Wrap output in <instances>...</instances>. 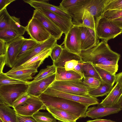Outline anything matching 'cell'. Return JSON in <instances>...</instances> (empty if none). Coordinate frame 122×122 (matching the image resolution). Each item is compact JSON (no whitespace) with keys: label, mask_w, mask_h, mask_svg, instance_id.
Here are the masks:
<instances>
[{"label":"cell","mask_w":122,"mask_h":122,"mask_svg":"<svg viewBox=\"0 0 122 122\" xmlns=\"http://www.w3.org/2000/svg\"><path fill=\"white\" fill-rule=\"evenodd\" d=\"M51 88L68 93L79 96L88 94L92 89L82 80L59 81L55 80L49 87Z\"/></svg>","instance_id":"3957f363"},{"label":"cell","mask_w":122,"mask_h":122,"mask_svg":"<svg viewBox=\"0 0 122 122\" xmlns=\"http://www.w3.org/2000/svg\"><path fill=\"white\" fill-rule=\"evenodd\" d=\"M33 17L38 20L50 33L51 36L57 40L60 39L63 34V31L49 18L37 9L34 10Z\"/></svg>","instance_id":"9a60e30c"},{"label":"cell","mask_w":122,"mask_h":122,"mask_svg":"<svg viewBox=\"0 0 122 122\" xmlns=\"http://www.w3.org/2000/svg\"><path fill=\"white\" fill-rule=\"evenodd\" d=\"M7 28L14 30L20 36L26 31L25 27L21 25L20 19L10 16L6 8L0 11V30Z\"/></svg>","instance_id":"7c38bea8"},{"label":"cell","mask_w":122,"mask_h":122,"mask_svg":"<svg viewBox=\"0 0 122 122\" xmlns=\"http://www.w3.org/2000/svg\"><path fill=\"white\" fill-rule=\"evenodd\" d=\"M18 122H37L32 116H26L17 114Z\"/></svg>","instance_id":"ee69618b"},{"label":"cell","mask_w":122,"mask_h":122,"mask_svg":"<svg viewBox=\"0 0 122 122\" xmlns=\"http://www.w3.org/2000/svg\"><path fill=\"white\" fill-rule=\"evenodd\" d=\"M122 109L118 104L112 107H104L99 104L97 106L89 107L85 114V117L94 119L101 118L111 114L118 113Z\"/></svg>","instance_id":"2e32d148"},{"label":"cell","mask_w":122,"mask_h":122,"mask_svg":"<svg viewBox=\"0 0 122 122\" xmlns=\"http://www.w3.org/2000/svg\"><path fill=\"white\" fill-rule=\"evenodd\" d=\"M96 32L99 39L107 42L121 34L122 29L112 20L108 19L103 16L97 22Z\"/></svg>","instance_id":"277c9868"},{"label":"cell","mask_w":122,"mask_h":122,"mask_svg":"<svg viewBox=\"0 0 122 122\" xmlns=\"http://www.w3.org/2000/svg\"><path fill=\"white\" fill-rule=\"evenodd\" d=\"M30 82H25L17 80L7 76L3 72L0 73V86L17 84H27Z\"/></svg>","instance_id":"74e56055"},{"label":"cell","mask_w":122,"mask_h":122,"mask_svg":"<svg viewBox=\"0 0 122 122\" xmlns=\"http://www.w3.org/2000/svg\"><path fill=\"white\" fill-rule=\"evenodd\" d=\"M64 48L70 52L79 55L81 53L80 31L78 25L73 24L65 35Z\"/></svg>","instance_id":"ba28073f"},{"label":"cell","mask_w":122,"mask_h":122,"mask_svg":"<svg viewBox=\"0 0 122 122\" xmlns=\"http://www.w3.org/2000/svg\"><path fill=\"white\" fill-rule=\"evenodd\" d=\"M57 40L51 36L47 40L41 44L38 43L33 48L22 55L15 61L13 68L23 64L33 57L42 52L47 49H51L56 44Z\"/></svg>","instance_id":"9c48e42d"},{"label":"cell","mask_w":122,"mask_h":122,"mask_svg":"<svg viewBox=\"0 0 122 122\" xmlns=\"http://www.w3.org/2000/svg\"><path fill=\"white\" fill-rule=\"evenodd\" d=\"M83 82L89 87L94 89L99 87L101 81L98 79L92 77H84Z\"/></svg>","instance_id":"ab89813d"},{"label":"cell","mask_w":122,"mask_h":122,"mask_svg":"<svg viewBox=\"0 0 122 122\" xmlns=\"http://www.w3.org/2000/svg\"><path fill=\"white\" fill-rule=\"evenodd\" d=\"M122 95V87L118 82L113 87L106 97L98 104L104 107H112L118 104Z\"/></svg>","instance_id":"7402d4cb"},{"label":"cell","mask_w":122,"mask_h":122,"mask_svg":"<svg viewBox=\"0 0 122 122\" xmlns=\"http://www.w3.org/2000/svg\"><path fill=\"white\" fill-rule=\"evenodd\" d=\"M19 36L17 32L12 29L7 28L0 30V39L7 43L13 40Z\"/></svg>","instance_id":"d6a6232c"},{"label":"cell","mask_w":122,"mask_h":122,"mask_svg":"<svg viewBox=\"0 0 122 122\" xmlns=\"http://www.w3.org/2000/svg\"><path fill=\"white\" fill-rule=\"evenodd\" d=\"M83 25L96 31V23L93 16L87 10H86L82 18Z\"/></svg>","instance_id":"e575fe53"},{"label":"cell","mask_w":122,"mask_h":122,"mask_svg":"<svg viewBox=\"0 0 122 122\" xmlns=\"http://www.w3.org/2000/svg\"><path fill=\"white\" fill-rule=\"evenodd\" d=\"M83 63V62H79L73 70L83 78L84 76L82 69Z\"/></svg>","instance_id":"bcb514c9"},{"label":"cell","mask_w":122,"mask_h":122,"mask_svg":"<svg viewBox=\"0 0 122 122\" xmlns=\"http://www.w3.org/2000/svg\"><path fill=\"white\" fill-rule=\"evenodd\" d=\"M15 0H0V11L6 8L7 6Z\"/></svg>","instance_id":"7dc6e473"},{"label":"cell","mask_w":122,"mask_h":122,"mask_svg":"<svg viewBox=\"0 0 122 122\" xmlns=\"http://www.w3.org/2000/svg\"><path fill=\"white\" fill-rule=\"evenodd\" d=\"M10 107L0 100V119L3 122H18L17 113Z\"/></svg>","instance_id":"484cf974"},{"label":"cell","mask_w":122,"mask_h":122,"mask_svg":"<svg viewBox=\"0 0 122 122\" xmlns=\"http://www.w3.org/2000/svg\"><path fill=\"white\" fill-rule=\"evenodd\" d=\"M118 61H108L94 65L113 75H116L118 68Z\"/></svg>","instance_id":"4dcf8cb0"},{"label":"cell","mask_w":122,"mask_h":122,"mask_svg":"<svg viewBox=\"0 0 122 122\" xmlns=\"http://www.w3.org/2000/svg\"><path fill=\"white\" fill-rule=\"evenodd\" d=\"M38 43L36 41L31 38H25L19 51L15 61L19 59L25 53L33 48Z\"/></svg>","instance_id":"1f68e13d"},{"label":"cell","mask_w":122,"mask_h":122,"mask_svg":"<svg viewBox=\"0 0 122 122\" xmlns=\"http://www.w3.org/2000/svg\"><path fill=\"white\" fill-rule=\"evenodd\" d=\"M88 0H63L60 3L59 6L65 11L67 9L82 5Z\"/></svg>","instance_id":"8d00e7d4"},{"label":"cell","mask_w":122,"mask_h":122,"mask_svg":"<svg viewBox=\"0 0 122 122\" xmlns=\"http://www.w3.org/2000/svg\"><path fill=\"white\" fill-rule=\"evenodd\" d=\"M25 38L22 36L6 42L8 49L6 56V65L12 68L19 51Z\"/></svg>","instance_id":"e0dca14e"},{"label":"cell","mask_w":122,"mask_h":122,"mask_svg":"<svg viewBox=\"0 0 122 122\" xmlns=\"http://www.w3.org/2000/svg\"><path fill=\"white\" fill-rule=\"evenodd\" d=\"M113 87L103 82H101L100 86L94 89H92L88 92L89 95L95 97L107 95L110 92Z\"/></svg>","instance_id":"83f0119b"},{"label":"cell","mask_w":122,"mask_h":122,"mask_svg":"<svg viewBox=\"0 0 122 122\" xmlns=\"http://www.w3.org/2000/svg\"><path fill=\"white\" fill-rule=\"evenodd\" d=\"M25 27L31 39L39 44L43 43L51 36L41 22L34 17H32Z\"/></svg>","instance_id":"8992f818"},{"label":"cell","mask_w":122,"mask_h":122,"mask_svg":"<svg viewBox=\"0 0 122 122\" xmlns=\"http://www.w3.org/2000/svg\"><path fill=\"white\" fill-rule=\"evenodd\" d=\"M36 9L49 18L63 31L65 35L73 24L72 20L52 12L43 8Z\"/></svg>","instance_id":"ac0fdd59"},{"label":"cell","mask_w":122,"mask_h":122,"mask_svg":"<svg viewBox=\"0 0 122 122\" xmlns=\"http://www.w3.org/2000/svg\"><path fill=\"white\" fill-rule=\"evenodd\" d=\"M56 72L45 78L37 81H32L27 84V93L30 96L38 97L55 80Z\"/></svg>","instance_id":"5bb4252c"},{"label":"cell","mask_w":122,"mask_h":122,"mask_svg":"<svg viewBox=\"0 0 122 122\" xmlns=\"http://www.w3.org/2000/svg\"><path fill=\"white\" fill-rule=\"evenodd\" d=\"M86 122H117L110 119L97 118L93 120H88Z\"/></svg>","instance_id":"681fc988"},{"label":"cell","mask_w":122,"mask_h":122,"mask_svg":"<svg viewBox=\"0 0 122 122\" xmlns=\"http://www.w3.org/2000/svg\"><path fill=\"white\" fill-rule=\"evenodd\" d=\"M56 67L54 64L47 66L46 68L40 70L33 81H38L45 78L56 72Z\"/></svg>","instance_id":"d590c367"},{"label":"cell","mask_w":122,"mask_h":122,"mask_svg":"<svg viewBox=\"0 0 122 122\" xmlns=\"http://www.w3.org/2000/svg\"><path fill=\"white\" fill-rule=\"evenodd\" d=\"M51 49L45 50L33 57L22 65L10 70L12 71L32 68L37 69L45 60L50 56Z\"/></svg>","instance_id":"ffe728a7"},{"label":"cell","mask_w":122,"mask_h":122,"mask_svg":"<svg viewBox=\"0 0 122 122\" xmlns=\"http://www.w3.org/2000/svg\"><path fill=\"white\" fill-rule=\"evenodd\" d=\"M17 114L26 116H32L41 110H46L42 101L38 97L30 96L22 105L14 108Z\"/></svg>","instance_id":"8fae6325"},{"label":"cell","mask_w":122,"mask_h":122,"mask_svg":"<svg viewBox=\"0 0 122 122\" xmlns=\"http://www.w3.org/2000/svg\"><path fill=\"white\" fill-rule=\"evenodd\" d=\"M37 69L30 68L17 70H10L5 73L7 76L25 82L30 81L32 76L38 72Z\"/></svg>","instance_id":"cb8c5ba5"},{"label":"cell","mask_w":122,"mask_h":122,"mask_svg":"<svg viewBox=\"0 0 122 122\" xmlns=\"http://www.w3.org/2000/svg\"><path fill=\"white\" fill-rule=\"evenodd\" d=\"M112 10H122V0H108L105 6V11Z\"/></svg>","instance_id":"f35d334b"},{"label":"cell","mask_w":122,"mask_h":122,"mask_svg":"<svg viewBox=\"0 0 122 122\" xmlns=\"http://www.w3.org/2000/svg\"><path fill=\"white\" fill-rule=\"evenodd\" d=\"M24 2L30 5L35 9L43 8L72 20L70 16L66 11L59 6H56L49 3L46 0H23Z\"/></svg>","instance_id":"d6986e66"},{"label":"cell","mask_w":122,"mask_h":122,"mask_svg":"<svg viewBox=\"0 0 122 122\" xmlns=\"http://www.w3.org/2000/svg\"><path fill=\"white\" fill-rule=\"evenodd\" d=\"M0 122H3L0 119Z\"/></svg>","instance_id":"11a10c76"},{"label":"cell","mask_w":122,"mask_h":122,"mask_svg":"<svg viewBox=\"0 0 122 122\" xmlns=\"http://www.w3.org/2000/svg\"><path fill=\"white\" fill-rule=\"evenodd\" d=\"M56 122H61V121H57ZM76 122V121H75V122Z\"/></svg>","instance_id":"db71d44e"},{"label":"cell","mask_w":122,"mask_h":122,"mask_svg":"<svg viewBox=\"0 0 122 122\" xmlns=\"http://www.w3.org/2000/svg\"><path fill=\"white\" fill-rule=\"evenodd\" d=\"M83 78L73 70L66 71L64 68H56L55 80L59 81L82 80Z\"/></svg>","instance_id":"4316f807"},{"label":"cell","mask_w":122,"mask_h":122,"mask_svg":"<svg viewBox=\"0 0 122 122\" xmlns=\"http://www.w3.org/2000/svg\"><path fill=\"white\" fill-rule=\"evenodd\" d=\"M51 96L61 97L77 102L89 106L99 104V100L88 94L79 96L68 93L51 88L48 87L43 93Z\"/></svg>","instance_id":"52a82bcc"},{"label":"cell","mask_w":122,"mask_h":122,"mask_svg":"<svg viewBox=\"0 0 122 122\" xmlns=\"http://www.w3.org/2000/svg\"><path fill=\"white\" fill-rule=\"evenodd\" d=\"M45 106H50L74 115L80 118L85 117L88 107L80 103L44 93L38 97Z\"/></svg>","instance_id":"6da1fadb"},{"label":"cell","mask_w":122,"mask_h":122,"mask_svg":"<svg viewBox=\"0 0 122 122\" xmlns=\"http://www.w3.org/2000/svg\"><path fill=\"white\" fill-rule=\"evenodd\" d=\"M93 65L101 78L102 82L106 83L113 87L115 82L116 75H112L101 68L93 64Z\"/></svg>","instance_id":"f1b7e54d"},{"label":"cell","mask_w":122,"mask_h":122,"mask_svg":"<svg viewBox=\"0 0 122 122\" xmlns=\"http://www.w3.org/2000/svg\"><path fill=\"white\" fill-rule=\"evenodd\" d=\"M37 122H56L57 120L49 112L38 111L32 116Z\"/></svg>","instance_id":"836d02e7"},{"label":"cell","mask_w":122,"mask_h":122,"mask_svg":"<svg viewBox=\"0 0 122 122\" xmlns=\"http://www.w3.org/2000/svg\"><path fill=\"white\" fill-rule=\"evenodd\" d=\"M118 82L122 87V71L116 75L115 82Z\"/></svg>","instance_id":"f907efd6"},{"label":"cell","mask_w":122,"mask_h":122,"mask_svg":"<svg viewBox=\"0 0 122 122\" xmlns=\"http://www.w3.org/2000/svg\"><path fill=\"white\" fill-rule=\"evenodd\" d=\"M83 62L79 55L70 52L64 48L59 57L53 62L56 68L61 67L66 71L73 70L79 62Z\"/></svg>","instance_id":"30bf717a"},{"label":"cell","mask_w":122,"mask_h":122,"mask_svg":"<svg viewBox=\"0 0 122 122\" xmlns=\"http://www.w3.org/2000/svg\"><path fill=\"white\" fill-rule=\"evenodd\" d=\"M108 0H91L87 5L86 10L93 16L96 23L104 16L105 8Z\"/></svg>","instance_id":"44dd1931"},{"label":"cell","mask_w":122,"mask_h":122,"mask_svg":"<svg viewBox=\"0 0 122 122\" xmlns=\"http://www.w3.org/2000/svg\"><path fill=\"white\" fill-rule=\"evenodd\" d=\"M90 0L80 5L66 10L65 11L68 13L72 18L73 24L80 25L82 24V18L86 7Z\"/></svg>","instance_id":"d4e9b609"},{"label":"cell","mask_w":122,"mask_h":122,"mask_svg":"<svg viewBox=\"0 0 122 122\" xmlns=\"http://www.w3.org/2000/svg\"><path fill=\"white\" fill-rule=\"evenodd\" d=\"M46 110L56 120L63 122H74L80 118L65 111L50 106L46 107Z\"/></svg>","instance_id":"603a6c76"},{"label":"cell","mask_w":122,"mask_h":122,"mask_svg":"<svg viewBox=\"0 0 122 122\" xmlns=\"http://www.w3.org/2000/svg\"><path fill=\"white\" fill-rule=\"evenodd\" d=\"M112 20L120 28L122 29V17Z\"/></svg>","instance_id":"816d5d0a"},{"label":"cell","mask_w":122,"mask_h":122,"mask_svg":"<svg viewBox=\"0 0 122 122\" xmlns=\"http://www.w3.org/2000/svg\"><path fill=\"white\" fill-rule=\"evenodd\" d=\"M27 84H17L0 86V100L11 107L15 100L20 95L27 92Z\"/></svg>","instance_id":"5b68a950"},{"label":"cell","mask_w":122,"mask_h":122,"mask_svg":"<svg viewBox=\"0 0 122 122\" xmlns=\"http://www.w3.org/2000/svg\"><path fill=\"white\" fill-rule=\"evenodd\" d=\"M83 62L99 64L108 61H119L120 55L112 50L107 42L102 40L96 46L87 50L81 51L79 55Z\"/></svg>","instance_id":"7a4b0ae2"},{"label":"cell","mask_w":122,"mask_h":122,"mask_svg":"<svg viewBox=\"0 0 122 122\" xmlns=\"http://www.w3.org/2000/svg\"><path fill=\"white\" fill-rule=\"evenodd\" d=\"M82 69L84 77L96 78L102 82V79L94 67L93 64L89 62H83Z\"/></svg>","instance_id":"f546056e"},{"label":"cell","mask_w":122,"mask_h":122,"mask_svg":"<svg viewBox=\"0 0 122 122\" xmlns=\"http://www.w3.org/2000/svg\"><path fill=\"white\" fill-rule=\"evenodd\" d=\"M8 49L6 42L0 39V56H6Z\"/></svg>","instance_id":"f6af8a7d"},{"label":"cell","mask_w":122,"mask_h":122,"mask_svg":"<svg viewBox=\"0 0 122 122\" xmlns=\"http://www.w3.org/2000/svg\"><path fill=\"white\" fill-rule=\"evenodd\" d=\"M118 104L119 107L122 109V95L119 99Z\"/></svg>","instance_id":"f5cc1de1"},{"label":"cell","mask_w":122,"mask_h":122,"mask_svg":"<svg viewBox=\"0 0 122 122\" xmlns=\"http://www.w3.org/2000/svg\"><path fill=\"white\" fill-rule=\"evenodd\" d=\"M78 25L80 31L81 51L88 49L96 46L100 43L96 31L82 24Z\"/></svg>","instance_id":"4fadbf2b"},{"label":"cell","mask_w":122,"mask_h":122,"mask_svg":"<svg viewBox=\"0 0 122 122\" xmlns=\"http://www.w3.org/2000/svg\"><path fill=\"white\" fill-rule=\"evenodd\" d=\"M6 63V56H0V73L3 72V70Z\"/></svg>","instance_id":"c3c4849f"},{"label":"cell","mask_w":122,"mask_h":122,"mask_svg":"<svg viewBox=\"0 0 122 122\" xmlns=\"http://www.w3.org/2000/svg\"><path fill=\"white\" fill-rule=\"evenodd\" d=\"M103 16L107 19L113 20L122 17V10H112L106 11Z\"/></svg>","instance_id":"60d3db41"},{"label":"cell","mask_w":122,"mask_h":122,"mask_svg":"<svg viewBox=\"0 0 122 122\" xmlns=\"http://www.w3.org/2000/svg\"><path fill=\"white\" fill-rule=\"evenodd\" d=\"M30 97V96L27 92L23 94L15 100L11 107L14 108L17 106L22 105Z\"/></svg>","instance_id":"7bdbcfd3"},{"label":"cell","mask_w":122,"mask_h":122,"mask_svg":"<svg viewBox=\"0 0 122 122\" xmlns=\"http://www.w3.org/2000/svg\"><path fill=\"white\" fill-rule=\"evenodd\" d=\"M63 48L61 46L57 44L51 49L50 56L53 62L56 61L59 57Z\"/></svg>","instance_id":"b9f144b4"}]
</instances>
